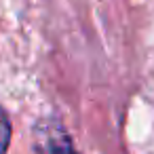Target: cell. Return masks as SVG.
Here are the masks:
<instances>
[{"label": "cell", "mask_w": 154, "mask_h": 154, "mask_svg": "<svg viewBox=\"0 0 154 154\" xmlns=\"http://www.w3.org/2000/svg\"><path fill=\"white\" fill-rule=\"evenodd\" d=\"M36 154H76L68 133L57 125H40L36 129Z\"/></svg>", "instance_id": "cell-1"}, {"label": "cell", "mask_w": 154, "mask_h": 154, "mask_svg": "<svg viewBox=\"0 0 154 154\" xmlns=\"http://www.w3.org/2000/svg\"><path fill=\"white\" fill-rule=\"evenodd\" d=\"M9 143H11V120L7 112L0 108V154H7Z\"/></svg>", "instance_id": "cell-2"}]
</instances>
